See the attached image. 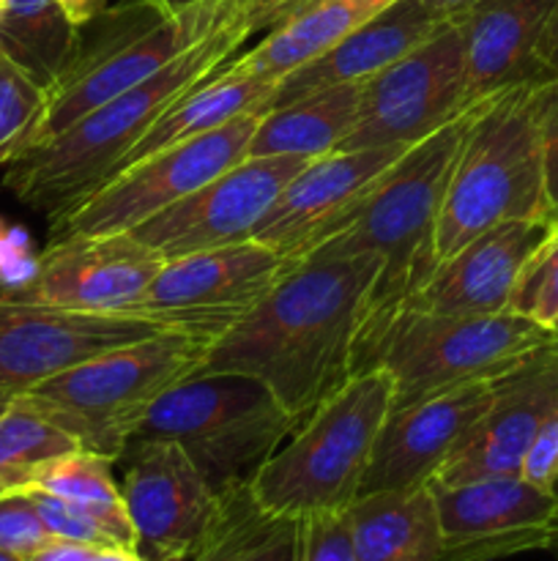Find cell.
Here are the masks:
<instances>
[{
	"label": "cell",
	"instance_id": "obj_4",
	"mask_svg": "<svg viewBox=\"0 0 558 561\" xmlns=\"http://www.w3.org/2000/svg\"><path fill=\"white\" fill-rule=\"evenodd\" d=\"M539 82L470 107L435 225L438 263L509 219H550L539 126Z\"/></svg>",
	"mask_w": 558,
	"mask_h": 561
},
{
	"label": "cell",
	"instance_id": "obj_26",
	"mask_svg": "<svg viewBox=\"0 0 558 561\" xmlns=\"http://www.w3.org/2000/svg\"><path fill=\"white\" fill-rule=\"evenodd\" d=\"M359 96L361 82H348L263 110L246 157L317 159L339 151L359 115Z\"/></svg>",
	"mask_w": 558,
	"mask_h": 561
},
{
	"label": "cell",
	"instance_id": "obj_15",
	"mask_svg": "<svg viewBox=\"0 0 558 561\" xmlns=\"http://www.w3.org/2000/svg\"><path fill=\"white\" fill-rule=\"evenodd\" d=\"M441 526V561H498L558 548V499L523 477L430 482Z\"/></svg>",
	"mask_w": 558,
	"mask_h": 561
},
{
	"label": "cell",
	"instance_id": "obj_35",
	"mask_svg": "<svg viewBox=\"0 0 558 561\" xmlns=\"http://www.w3.org/2000/svg\"><path fill=\"white\" fill-rule=\"evenodd\" d=\"M25 491L31 493L33 504H36L38 515H42L49 535L58 537V540L82 542V546H118V542L104 531V526H98L91 515H85L80 507H74V504L63 502V499L53 496V493L47 491H38V488H25Z\"/></svg>",
	"mask_w": 558,
	"mask_h": 561
},
{
	"label": "cell",
	"instance_id": "obj_10",
	"mask_svg": "<svg viewBox=\"0 0 558 561\" xmlns=\"http://www.w3.org/2000/svg\"><path fill=\"white\" fill-rule=\"evenodd\" d=\"M263 110L239 115L219 129L191 140L162 148L140 162L104 181L93 195L71 206L60 217L49 219V241L85 233H120L135 230L239 164L249 151L252 135L260 124Z\"/></svg>",
	"mask_w": 558,
	"mask_h": 561
},
{
	"label": "cell",
	"instance_id": "obj_5",
	"mask_svg": "<svg viewBox=\"0 0 558 561\" xmlns=\"http://www.w3.org/2000/svg\"><path fill=\"white\" fill-rule=\"evenodd\" d=\"M392 403L394 387L383 367L350 376L252 477L257 507L277 518L345 513L359 499Z\"/></svg>",
	"mask_w": 558,
	"mask_h": 561
},
{
	"label": "cell",
	"instance_id": "obj_14",
	"mask_svg": "<svg viewBox=\"0 0 558 561\" xmlns=\"http://www.w3.org/2000/svg\"><path fill=\"white\" fill-rule=\"evenodd\" d=\"M310 162L301 157H244L131 233L164 261L249 241L284 186Z\"/></svg>",
	"mask_w": 558,
	"mask_h": 561
},
{
	"label": "cell",
	"instance_id": "obj_45",
	"mask_svg": "<svg viewBox=\"0 0 558 561\" xmlns=\"http://www.w3.org/2000/svg\"><path fill=\"white\" fill-rule=\"evenodd\" d=\"M0 561H25V559L14 557V553H5V551H0Z\"/></svg>",
	"mask_w": 558,
	"mask_h": 561
},
{
	"label": "cell",
	"instance_id": "obj_27",
	"mask_svg": "<svg viewBox=\"0 0 558 561\" xmlns=\"http://www.w3.org/2000/svg\"><path fill=\"white\" fill-rule=\"evenodd\" d=\"M274 88H277V82L263 80V77L249 75V71H241L233 58L222 71H217L211 80L202 82L200 88H195L184 102H178L173 110H167V113L142 135V140L131 148L129 157L120 162V168L115 170V173L126 170L129 164L140 162V159L151 157V153L162 151V148H170L175 146V142L191 140V137H200L206 135V131L219 129V126H224L228 121L239 118V115L244 113H252V110H263ZM113 175H109V179H113Z\"/></svg>",
	"mask_w": 558,
	"mask_h": 561
},
{
	"label": "cell",
	"instance_id": "obj_48",
	"mask_svg": "<svg viewBox=\"0 0 558 561\" xmlns=\"http://www.w3.org/2000/svg\"><path fill=\"white\" fill-rule=\"evenodd\" d=\"M3 491H9V488H5V485H3V482H0V493H3Z\"/></svg>",
	"mask_w": 558,
	"mask_h": 561
},
{
	"label": "cell",
	"instance_id": "obj_20",
	"mask_svg": "<svg viewBox=\"0 0 558 561\" xmlns=\"http://www.w3.org/2000/svg\"><path fill=\"white\" fill-rule=\"evenodd\" d=\"M496 381L443 389L388 411L359 496L430 485L460 438L485 414Z\"/></svg>",
	"mask_w": 558,
	"mask_h": 561
},
{
	"label": "cell",
	"instance_id": "obj_42",
	"mask_svg": "<svg viewBox=\"0 0 558 561\" xmlns=\"http://www.w3.org/2000/svg\"><path fill=\"white\" fill-rule=\"evenodd\" d=\"M66 9V14L77 22L80 27H85L88 22L96 20L104 9H107V0H60Z\"/></svg>",
	"mask_w": 558,
	"mask_h": 561
},
{
	"label": "cell",
	"instance_id": "obj_37",
	"mask_svg": "<svg viewBox=\"0 0 558 561\" xmlns=\"http://www.w3.org/2000/svg\"><path fill=\"white\" fill-rule=\"evenodd\" d=\"M36 268L38 255L33 252L25 230L11 228L0 219V296L25 288Z\"/></svg>",
	"mask_w": 558,
	"mask_h": 561
},
{
	"label": "cell",
	"instance_id": "obj_34",
	"mask_svg": "<svg viewBox=\"0 0 558 561\" xmlns=\"http://www.w3.org/2000/svg\"><path fill=\"white\" fill-rule=\"evenodd\" d=\"M49 540L53 535L25 488H9L0 493V551L27 559Z\"/></svg>",
	"mask_w": 558,
	"mask_h": 561
},
{
	"label": "cell",
	"instance_id": "obj_38",
	"mask_svg": "<svg viewBox=\"0 0 558 561\" xmlns=\"http://www.w3.org/2000/svg\"><path fill=\"white\" fill-rule=\"evenodd\" d=\"M539 126L545 151V190L550 203V219H558V75L539 85Z\"/></svg>",
	"mask_w": 558,
	"mask_h": 561
},
{
	"label": "cell",
	"instance_id": "obj_13",
	"mask_svg": "<svg viewBox=\"0 0 558 561\" xmlns=\"http://www.w3.org/2000/svg\"><path fill=\"white\" fill-rule=\"evenodd\" d=\"M124 493L142 561H191L217 531L224 496L184 449L164 438H131L124 449Z\"/></svg>",
	"mask_w": 558,
	"mask_h": 561
},
{
	"label": "cell",
	"instance_id": "obj_47",
	"mask_svg": "<svg viewBox=\"0 0 558 561\" xmlns=\"http://www.w3.org/2000/svg\"><path fill=\"white\" fill-rule=\"evenodd\" d=\"M550 491H553V493H556V499H558V480H556V482H553V488H550Z\"/></svg>",
	"mask_w": 558,
	"mask_h": 561
},
{
	"label": "cell",
	"instance_id": "obj_25",
	"mask_svg": "<svg viewBox=\"0 0 558 561\" xmlns=\"http://www.w3.org/2000/svg\"><path fill=\"white\" fill-rule=\"evenodd\" d=\"M356 561H441V526L430 485L359 496L348 507Z\"/></svg>",
	"mask_w": 558,
	"mask_h": 561
},
{
	"label": "cell",
	"instance_id": "obj_9",
	"mask_svg": "<svg viewBox=\"0 0 558 561\" xmlns=\"http://www.w3.org/2000/svg\"><path fill=\"white\" fill-rule=\"evenodd\" d=\"M550 337L553 329L509 310L496 316H430L405 307L383 332L370 367L388 373L392 409H399L443 389L496 381L545 348Z\"/></svg>",
	"mask_w": 558,
	"mask_h": 561
},
{
	"label": "cell",
	"instance_id": "obj_46",
	"mask_svg": "<svg viewBox=\"0 0 558 561\" xmlns=\"http://www.w3.org/2000/svg\"><path fill=\"white\" fill-rule=\"evenodd\" d=\"M11 400H14V398H0V414H3V411L9 409V403H11Z\"/></svg>",
	"mask_w": 558,
	"mask_h": 561
},
{
	"label": "cell",
	"instance_id": "obj_21",
	"mask_svg": "<svg viewBox=\"0 0 558 561\" xmlns=\"http://www.w3.org/2000/svg\"><path fill=\"white\" fill-rule=\"evenodd\" d=\"M553 219H509L470 239L438 263L408 301L430 316H496L509 305L520 268L531 257Z\"/></svg>",
	"mask_w": 558,
	"mask_h": 561
},
{
	"label": "cell",
	"instance_id": "obj_7",
	"mask_svg": "<svg viewBox=\"0 0 558 561\" xmlns=\"http://www.w3.org/2000/svg\"><path fill=\"white\" fill-rule=\"evenodd\" d=\"M295 431V420L260 378L191 376L153 403L131 438L178 444L219 496L249 485Z\"/></svg>",
	"mask_w": 558,
	"mask_h": 561
},
{
	"label": "cell",
	"instance_id": "obj_31",
	"mask_svg": "<svg viewBox=\"0 0 558 561\" xmlns=\"http://www.w3.org/2000/svg\"><path fill=\"white\" fill-rule=\"evenodd\" d=\"M233 520V559L230 561H301V518H277L263 513L249 485L224 493Z\"/></svg>",
	"mask_w": 558,
	"mask_h": 561
},
{
	"label": "cell",
	"instance_id": "obj_44",
	"mask_svg": "<svg viewBox=\"0 0 558 561\" xmlns=\"http://www.w3.org/2000/svg\"><path fill=\"white\" fill-rule=\"evenodd\" d=\"M159 3L170 5V9H186V5L197 3V0H159Z\"/></svg>",
	"mask_w": 558,
	"mask_h": 561
},
{
	"label": "cell",
	"instance_id": "obj_16",
	"mask_svg": "<svg viewBox=\"0 0 558 561\" xmlns=\"http://www.w3.org/2000/svg\"><path fill=\"white\" fill-rule=\"evenodd\" d=\"M164 332L126 312H80L0 296V398H16L47 378Z\"/></svg>",
	"mask_w": 558,
	"mask_h": 561
},
{
	"label": "cell",
	"instance_id": "obj_39",
	"mask_svg": "<svg viewBox=\"0 0 558 561\" xmlns=\"http://www.w3.org/2000/svg\"><path fill=\"white\" fill-rule=\"evenodd\" d=\"M520 477L539 488H553V482L558 480V409L536 431Z\"/></svg>",
	"mask_w": 558,
	"mask_h": 561
},
{
	"label": "cell",
	"instance_id": "obj_23",
	"mask_svg": "<svg viewBox=\"0 0 558 561\" xmlns=\"http://www.w3.org/2000/svg\"><path fill=\"white\" fill-rule=\"evenodd\" d=\"M443 22L446 16L435 14L425 0H394L326 53L284 75L263 110L282 107L323 88L370 80L372 75L410 53L416 44L430 38Z\"/></svg>",
	"mask_w": 558,
	"mask_h": 561
},
{
	"label": "cell",
	"instance_id": "obj_6",
	"mask_svg": "<svg viewBox=\"0 0 558 561\" xmlns=\"http://www.w3.org/2000/svg\"><path fill=\"white\" fill-rule=\"evenodd\" d=\"M208 345L189 334L156 332L91 356L16 398L77 438L85 453L115 463L153 403L200 370Z\"/></svg>",
	"mask_w": 558,
	"mask_h": 561
},
{
	"label": "cell",
	"instance_id": "obj_17",
	"mask_svg": "<svg viewBox=\"0 0 558 561\" xmlns=\"http://www.w3.org/2000/svg\"><path fill=\"white\" fill-rule=\"evenodd\" d=\"M162 263L164 257L131 230L69 236L49 241L47 250L38 252V268L31 283L3 299L129 316L151 288Z\"/></svg>",
	"mask_w": 558,
	"mask_h": 561
},
{
	"label": "cell",
	"instance_id": "obj_22",
	"mask_svg": "<svg viewBox=\"0 0 558 561\" xmlns=\"http://www.w3.org/2000/svg\"><path fill=\"white\" fill-rule=\"evenodd\" d=\"M553 0H476L454 14L463 33L465 104L553 77L536 47Z\"/></svg>",
	"mask_w": 558,
	"mask_h": 561
},
{
	"label": "cell",
	"instance_id": "obj_28",
	"mask_svg": "<svg viewBox=\"0 0 558 561\" xmlns=\"http://www.w3.org/2000/svg\"><path fill=\"white\" fill-rule=\"evenodd\" d=\"M80 42L82 27L60 0H3L0 5V53L47 93L71 66Z\"/></svg>",
	"mask_w": 558,
	"mask_h": 561
},
{
	"label": "cell",
	"instance_id": "obj_19",
	"mask_svg": "<svg viewBox=\"0 0 558 561\" xmlns=\"http://www.w3.org/2000/svg\"><path fill=\"white\" fill-rule=\"evenodd\" d=\"M558 409V354L536 351L496 381L490 405L468 427L432 482L457 485L481 477H520L542 422Z\"/></svg>",
	"mask_w": 558,
	"mask_h": 561
},
{
	"label": "cell",
	"instance_id": "obj_30",
	"mask_svg": "<svg viewBox=\"0 0 558 561\" xmlns=\"http://www.w3.org/2000/svg\"><path fill=\"white\" fill-rule=\"evenodd\" d=\"M82 449L77 438L38 414L25 400L14 398L0 414V482L25 488L42 466Z\"/></svg>",
	"mask_w": 558,
	"mask_h": 561
},
{
	"label": "cell",
	"instance_id": "obj_36",
	"mask_svg": "<svg viewBox=\"0 0 558 561\" xmlns=\"http://www.w3.org/2000/svg\"><path fill=\"white\" fill-rule=\"evenodd\" d=\"M301 561H356L348 510L301 518Z\"/></svg>",
	"mask_w": 558,
	"mask_h": 561
},
{
	"label": "cell",
	"instance_id": "obj_41",
	"mask_svg": "<svg viewBox=\"0 0 558 561\" xmlns=\"http://www.w3.org/2000/svg\"><path fill=\"white\" fill-rule=\"evenodd\" d=\"M542 66H545L550 75H558V0H553L550 14H547L545 31H542L539 47H536Z\"/></svg>",
	"mask_w": 558,
	"mask_h": 561
},
{
	"label": "cell",
	"instance_id": "obj_3",
	"mask_svg": "<svg viewBox=\"0 0 558 561\" xmlns=\"http://www.w3.org/2000/svg\"><path fill=\"white\" fill-rule=\"evenodd\" d=\"M470 107L432 131L430 137L410 146L372 184L348 225L312 252V255L334 257L372 255L381 263V272L367 296L356 373L370 367L372 354L388 323L408 307L416 290L438 266V214H441L460 142L468 129Z\"/></svg>",
	"mask_w": 558,
	"mask_h": 561
},
{
	"label": "cell",
	"instance_id": "obj_2",
	"mask_svg": "<svg viewBox=\"0 0 558 561\" xmlns=\"http://www.w3.org/2000/svg\"><path fill=\"white\" fill-rule=\"evenodd\" d=\"M299 0H233L222 20L164 69L98 104L42 146L5 164L3 184L25 206L60 217L98 190L167 110L222 71L257 31L274 27Z\"/></svg>",
	"mask_w": 558,
	"mask_h": 561
},
{
	"label": "cell",
	"instance_id": "obj_33",
	"mask_svg": "<svg viewBox=\"0 0 558 561\" xmlns=\"http://www.w3.org/2000/svg\"><path fill=\"white\" fill-rule=\"evenodd\" d=\"M47 102L49 93L0 53V168L27 146Z\"/></svg>",
	"mask_w": 558,
	"mask_h": 561
},
{
	"label": "cell",
	"instance_id": "obj_18",
	"mask_svg": "<svg viewBox=\"0 0 558 561\" xmlns=\"http://www.w3.org/2000/svg\"><path fill=\"white\" fill-rule=\"evenodd\" d=\"M410 146H377L317 157L277 197L252 239L301 263L348 225L377 179Z\"/></svg>",
	"mask_w": 558,
	"mask_h": 561
},
{
	"label": "cell",
	"instance_id": "obj_43",
	"mask_svg": "<svg viewBox=\"0 0 558 561\" xmlns=\"http://www.w3.org/2000/svg\"><path fill=\"white\" fill-rule=\"evenodd\" d=\"M427 5H430L435 14L446 16V20H452L454 14H460L463 9H468L470 3H476V0H425Z\"/></svg>",
	"mask_w": 558,
	"mask_h": 561
},
{
	"label": "cell",
	"instance_id": "obj_29",
	"mask_svg": "<svg viewBox=\"0 0 558 561\" xmlns=\"http://www.w3.org/2000/svg\"><path fill=\"white\" fill-rule=\"evenodd\" d=\"M109 466H113L109 460L85 453V449H77V453L42 466L25 488H38V491H47L63 502L74 504L82 513L91 515L98 526H104V531L120 548L137 551L135 526H131L124 493H120V485L115 482Z\"/></svg>",
	"mask_w": 558,
	"mask_h": 561
},
{
	"label": "cell",
	"instance_id": "obj_11",
	"mask_svg": "<svg viewBox=\"0 0 558 561\" xmlns=\"http://www.w3.org/2000/svg\"><path fill=\"white\" fill-rule=\"evenodd\" d=\"M293 266L255 239L173 257L162 263L156 279L129 316L146 318L164 332L213 343Z\"/></svg>",
	"mask_w": 558,
	"mask_h": 561
},
{
	"label": "cell",
	"instance_id": "obj_40",
	"mask_svg": "<svg viewBox=\"0 0 558 561\" xmlns=\"http://www.w3.org/2000/svg\"><path fill=\"white\" fill-rule=\"evenodd\" d=\"M233 559V520H230V507L228 496H224V515L219 520L217 531L208 540V546L202 548L191 561H230Z\"/></svg>",
	"mask_w": 558,
	"mask_h": 561
},
{
	"label": "cell",
	"instance_id": "obj_8",
	"mask_svg": "<svg viewBox=\"0 0 558 561\" xmlns=\"http://www.w3.org/2000/svg\"><path fill=\"white\" fill-rule=\"evenodd\" d=\"M230 5L233 0H197L186 9H170L159 0H129L104 9L88 22L93 36L80 42L71 66L49 91L47 110L25 148L53 140L98 104L156 75L206 36Z\"/></svg>",
	"mask_w": 558,
	"mask_h": 561
},
{
	"label": "cell",
	"instance_id": "obj_49",
	"mask_svg": "<svg viewBox=\"0 0 558 561\" xmlns=\"http://www.w3.org/2000/svg\"><path fill=\"white\" fill-rule=\"evenodd\" d=\"M0 5H3V0H0Z\"/></svg>",
	"mask_w": 558,
	"mask_h": 561
},
{
	"label": "cell",
	"instance_id": "obj_50",
	"mask_svg": "<svg viewBox=\"0 0 558 561\" xmlns=\"http://www.w3.org/2000/svg\"><path fill=\"white\" fill-rule=\"evenodd\" d=\"M556 332H558V327H556Z\"/></svg>",
	"mask_w": 558,
	"mask_h": 561
},
{
	"label": "cell",
	"instance_id": "obj_1",
	"mask_svg": "<svg viewBox=\"0 0 558 561\" xmlns=\"http://www.w3.org/2000/svg\"><path fill=\"white\" fill-rule=\"evenodd\" d=\"M372 255H310L295 263L239 323L213 340L200 370L260 378L295 420L356 376Z\"/></svg>",
	"mask_w": 558,
	"mask_h": 561
},
{
	"label": "cell",
	"instance_id": "obj_32",
	"mask_svg": "<svg viewBox=\"0 0 558 561\" xmlns=\"http://www.w3.org/2000/svg\"><path fill=\"white\" fill-rule=\"evenodd\" d=\"M509 312L523 316L539 327H558V219L550 225L545 239L536 244L525 266L520 268L514 288L509 294Z\"/></svg>",
	"mask_w": 558,
	"mask_h": 561
},
{
	"label": "cell",
	"instance_id": "obj_24",
	"mask_svg": "<svg viewBox=\"0 0 558 561\" xmlns=\"http://www.w3.org/2000/svg\"><path fill=\"white\" fill-rule=\"evenodd\" d=\"M394 0H299L263 42L235 55L241 71L279 82L364 25Z\"/></svg>",
	"mask_w": 558,
	"mask_h": 561
},
{
	"label": "cell",
	"instance_id": "obj_12",
	"mask_svg": "<svg viewBox=\"0 0 558 561\" xmlns=\"http://www.w3.org/2000/svg\"><path fill=\"white\" fill-rule=\"evenodd\" d=\"M465 104V53L457 20L361 82L359 115L339 151L416 146L457 118Z\"/></svg>",
	"mask_w": 558,
	"mask_h": 561
}]
</instances>
